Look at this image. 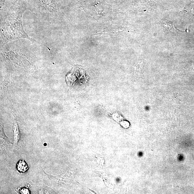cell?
I'll use <instances>...</instances> for the list:
<instances>
[{
    "label": "cell",
    "mask_w": 194,
    "mask_h": 194,
    "mask_svg": "<svg viewBox=\"0 0 194 194\" xmlns=\"http://www.w3.org/2000/svg\"><path fill=\"white\" fill-rule=\"evenodd\" d=\"M15 1L12 0H1V18L4 17L8 12L9 9L14 3Z\"/></svg>",
    "instance_id": "obj_3"
},
{
    "label": "cell",
    "mask_w": 194,
    "mask_h": 194,
    "mask_svg": "<svg viewBox=\"0 0 194 194\" xmlns=\"http://www.w3.org/2000/svg\"><path fill=\"white\" fill-rule=\"evenodd\" d=\"M33 5L28 7L34 15L45 20L53 21L60 13L59 6L56 0H33Z\"/></svg>",
    "instance_id": "obj_2"
},
{
    "label": "cell",
    "mask_w": 194,
    "mask_h": 194,
    "mask_svg": "<svg viewBox=\"0 0 194 194\" xmlns=\"http://www.w3.org/2000/svg\"><path fill=\"white\" fill-rule=\"evenodd\" d=\"M163 25L165 28L171 32H175L176 29L174 25L167 21H164L163 22Z\"/></svg>",
    "instance_id": "obj_6"
},
{
    "label": "cell",
    "mask_w": 194,
    "mask_h": 194,
    "mask_svg": "<svg viewBox=\"0 0 194 194\" xmlns=\"http://www.w3.org/2000/svg\"><path fill=\"white\" fill-rule=\"evenodd\" d=\"M28 9L25 0H16L5 16L1 18V47L8 43L20 39L39 43L25 32L22 23L23 13Z\"/></svg>",
    "instance_id": "obj_1"
},
{
    "label": "cell",
    "mask_w": 194,
    "mask_h": 194,
    "mask_svg": "<svg viewBox=\"0 0 194 194\" xmlns=\"http://www.w3.org/2000/svg\"></svg>",
    "instance_id": "obj_8"
},
{
    "label": "cell",
    "mask_w": 194,
    "mask_h": 194,
    "mask_svg": "<svg viewBox=\"0 0 194 194\" xmlns=\"http://www.w3.org/2000/svg\"><path fill=\"white\" fill-rule=\"evenodd\" d=\"M13 132L15 143V144H16L19 141L20 136L18 125L17 124L16 121L15 120V121L13 127Z\"/></svg>",
    "instance_id": "obj_5"
},
{
    "label": "cell",
    "mask_w": 194,
    "mask_h": 194,
    "mask_svg": "<svg viewBox=\"0 0 194 194\" xmlns=\"http://www.w3.org/2000/svg\"><path fill=\"white\" fill-rule=\"evenodd\" d=\"M28 169V166L24 160H21L18 162L17 169L19 173H24Z\"/></svg>",
    "instance_id": "obj_4"
},
{
    "label": "cell",
    "mask_w": 194,
    "mask_h": 194,
    "mask_svg": "<svg viewBox=\"0 0 194 194\" xmlns=\"http://www.w3.org/2000/svg\"><path fill=\"white\" fill-rule=\"evenodd\" d=\"M193 156H194V153H193Z\"/></svg>",
    "instance_id": "obj_7"
}]
</instances>
